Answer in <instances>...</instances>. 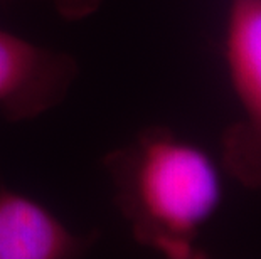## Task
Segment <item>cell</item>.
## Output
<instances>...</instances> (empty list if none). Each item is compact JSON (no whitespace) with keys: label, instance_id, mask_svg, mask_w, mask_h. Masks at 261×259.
Listing matches in <instances>:
<instances>
[{"label":"cell","instance_id":"1","mask_svg":"<svg viewBox=\"0 0 261 259\" xmlns=\"http://www.w3.org/2000/svg\"><path fill=\"white\" fill-rule=\"evenodd\" d=\"M108 168L133 238L172 259L202 257L199 233L223 199L207 152L170 130L148 128L112 153Z\"/></svg>","mask_w":261,"mask_h":259},{"label":"cell","instance_id":"2","mask_svg":"<svg viewBox=\"0 0 261 259\" xmlns=\"http://www.w3.org/2000/svg\"><path fill=\"white\" fill-rule=\"evenodd\" d=\"M224 57L241 118L221 136V167L238 184L261 192V0H231Z\"/></svg>","mask_w":261,"mask_h":259},{"label":"cell","instance_id":"3","mask_svg":"<svg viewBox=\"0 0 261 259\" xmlns=\"http://www.w3.org/2000/svg\"><path fill=\"white\" fill-rule=\"evenodd\" d=\"M77 74L71 54L0 29V114L5 120L27 121L51 111L66 100Z\"/></svg>","mask_w":261,"mask_h":259},{"label":"cell","instance_id":"4","mask_svg":"<svg viewBox=\"0 0 261 259\" xmlns=\"http://www.w3.org/2000/svg\"><path fill=\"white\" fill-rule=\"evenodd\" d=\"M83 247L85 241L44 204L0 189V259H68Z\"/></svg>","mask_w":261,"mask_h":259},{"label":"cell","instance_id":"5","mask_svg":"<svg viewBox=\"0 0 261 259\" xmlns=\"http://www.w3.org/2000/svg\"><path fill=\"white\" fill-rule=\"evenodd\" d=\"M2 2H10V0H0V4ZM46 2L54 4L59 10H63L64 15H83L85 12H90L96 0H46Z\"/></svg>","mask_w":261,"mask_h":259}]
</instances>
